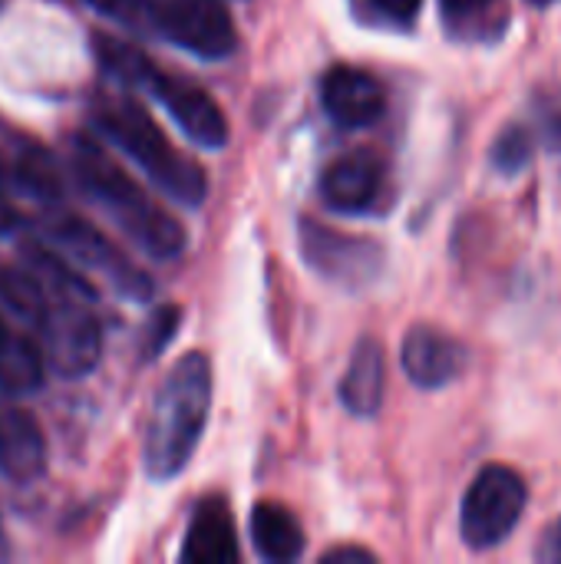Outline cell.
I'll return each instance as SVG.
<instances>
[{"mask_svg":"<svg viewBox=\"0 0 561 564\" xmlns=\"http://www.w3.org/2000/svg\"><path fill=\"white\" fill-rule=\"evenodd\" d=\"M73 169L83 188L116 218V225L152 258H175L185 248L182 225L162 212L96 142L76 139Z\"/></svg>","mask_w":561,"mask_h":564,"instance_id":"7a4b0ae2","label":"cell"},{"mask_svg":"<svg viewBox=\"0 0 561 564\" xmlns=\"http://www.w3.org/2000/svg\"><path fill=\"white\" fill-rule=\"evenodd\" d=\"M20 225V215H17V208L0 195V235H10L13 228Z\"/></svg>","mask_w":561,"mask_h":564,"instance_id":"83f0119b","label":"cell"},{"mask_svg":"<svg viewBox=\"0 0 561 564\" xmlns=\"http://www.w3.org/2000/svg\"><path fill=\"white\" fill-rule=\"evenodd\" d=\"M384 390H387V360H384V347L374 337H364L354 347L350 367L341 380V403L354 413V416H374L384 403Z\"/></svg>","mask_w":561,"mask_h":564,"instance_id":"9a60e30c","label":"cell"},{"mask_svg":"<svg viewBox=\"0 0 561 564\" xmlns=\"http://www.w3.org/2000/svg\"><path fill=\"white\" fill-rule=\"evenodd\" d=\"M185 564H235L238 562V532L231 512L222 499L198 502L192 525L182 545Z\"/></svg>","mask_w":561,"mask_h":564,"instance_id":"5bb4252c","label":"cell"},{"mask_svg":"<svg viewBox=\"0 0 561 564\" xmlns=\"http://www.w3.org/2000/svg\"><path fill=\"white\" fill-rule=\"evenodd\" d=\"M529 506L526 479L509 466H486L463 496L460 535L473 552H489L503 545Z\"/></svg>","mask_w":561,"mask_h":564,"instance_id":"277c9868","label":"cell"},{"mask_svg":"<svg viewBox=\"0 0 561 564\" xmlns=\"http://www.w3.org/2000/svg\"><path fill=\"white\" fill-rule=\"evenodd\" d=\"M40 334H43V350H46L43 360H50V367L60 377L76 380L99 364L103 334H99L96 317L83 307V301L60 297L56 307L50 301Z\"/></svg>","mask_w":561,"mask_h":564,"instance_id":"52a82bcc","label":"cell"},{"mask_svg":"<svg viewBox=\"0 0 561 564\" xmlns=\"http://www.w3.org/2000/svg\"><path fill=\"white\" fill-rule=\"evenodd\" d=\"M139 89H149L169 109V116L175 119V126L192 142H198L205 149H222L228 142V122H225L218 102L205 89H198L195 83H185L179 76L159 73L149 63V69L142 73Z\"/></svg>","mask_w":561,"mask_h":564,"instance_id":"ba28073f","label":"cell"},{"mask_svg":"<svg viewBox=\"0 0 561 564\" xmlns=\"http://www.w3.org/2000/svg\"><path fill=\"white\" fill-rule=\"evenodd\" d=\"M149 30L205 59H222L238 46L235 20L222 0H149Z\"/></svg>","mask_w":561,"mask_h":564,"instance_id":"5b68a950","label":"cell"},{"mask_svg":"<svg viewBox=\"0 0 561 564\" xmlns=\"http://www.w3.org/2000/svg\"><path fill=\"white\" fill-rule=\"evenodd\" d=\"M301 251L304 261L327 281L341 288H364L380 274L384 251L377 241L354 238L344 231H334L327 225H317L311 218L301 221Z\"/></svg>","mask_w":561,"mask_h":564,"instance_id":"8992f818","label":"cell"},{"mask_svg":"<svg viewBox=\"0 0 561 564\" xmlns=\"http://www.w3.org/2000/svg\"><path fill=\"white\" fill-rule=\"evenodd\" d=\"M503 0H440V10L446 17V23L453 30H473L479 20H486L493 13V7H499Z\"/></svg>","mask_w":561,"mask_h":564,"instance_id":"603a6c76","label":"cell"},{"mask_svg":"<svg viewBox=\"0 0 561 564\" xmlns=\"http://www.w3.org/2000/svg\"><path fill=\"white\" fill-rule=\"evenodd\" d=\"M46 231H50V238H53L60 248H66V251H69L73 258H79L83 264L99 268V271H109L112 281H116V288H119L122 294L139 297V301L152 294V281H149L136 264H129L96 225H89V221H83V218H76V215H56V218H50Z\"/></svg>","mask_w":561,"mask_h":564,"instance_id":"30bf717a","label":"cell"},{"mask_svg":"<svg viewBox=\"0 0 561 564\" xmlns=\"http://www.w3.org/2000/svg\"><path fill=\"white\" fill-rule=\"evenodd\" d=\"M536 558L542 564H561V519H555V522L542 532V539H539V545H536Z\"/></svg>","mask_w":561,"mask_h":564,"instance_id":"484cf974","label":"cell"},{"mask_svg":"<svg viewBox=\"0 0 561 564\" xmlns=\"http://www.w3.org/2000/svg\"><path fill=\"white\" fill-rule=\"evenodd\" d=\"M43 367L46 360L40 347L0 317V390L3 393L36 390L43 383Z\"/></svg>","mask_w":561,"mask_h":564,"instance_id":"e0dca14e","label":"cell"},{"mask_svg":"<svg viewBox=\"0 0 561 564\" xmlns=\"http://www.w3.org/2000/svg\"><path fill=\"white\" fill-rule=\"evenodd\" d=\"M26 261H30V271L40 281H46V284H53L60 291V297H73V301H83V304L96 297L93 284L83 274H76L56 251L40 248V245H30L26 248Z\"/></svg>","mask_w":561,"mask_h":564,"instance_id":"d6986e66","label":"cell"},{"mask_svg":"<svg viewBox=\"0 0 561 564\" xmlns=\"http://www.w3.org/2000/svg\"><path fill=\"white\" fill-rule=\"evenodd\" d=\"M0 301L23 321H30L33 327L43 324L46 307H50L46 284L33 271H23V268H0Z\"/></svg>","mask_w":561,"mask_h":564,"instance_id":"ac0fdd59","label":"cell"},{"mask_svg":"<svg viewBox=\"0 0 561 564\" xmlns=\"http://www.w3.org/2000/svg\"><path fill=\"white\" fill-rule=\"evenodd\" d=\"M46 469V440L40 423L17 406L0 410V473L10 482H33Z\"/></svg>","mask_w":561,"mask_h":564,"instance_id":"4fadbf2b","label":"cell"},{"mask_svg":"<svg viewBox=\"0 0 561 564\" xmlns=\"http://www.w3.org/2000/svg\"><path fill=\"white\" fill-rule=\"evenodd\" d=\"M400 360H403L407 377L417 387L440 390V387H450L466 370L470 350L456 337L420 324V327H410V334L403 337Z\"/></svg>","mask_w":561,"mask_h":564,"instance_id":"7c38bea8","label":"cell"},{"mask_svg":"<svg viewBox=\"0 0 561 564\" xmlns=\"http://www.w3.org/2000/svg\"><path fill=\"white\" fill-rule=\"evenodd\" d=\"M532 7H552V3H559V0H529Z\"/></svg>","mask_w":561,"mask_h":564,"instance_id":"f1b7e54d","label":"cell"},{"mask_svg":"<svg viewBox=\"0 0 561 564\" xmlns=\"http://www.w3.org/2000/svg\"><path fill=\"white\" fill-rule=\"evenodd\" d=\"M10 178L20 192L36 195V198H60V178L53 175L50 162L40 155H23L20 162L10 165Z\"/></svg>","mask_w":561,"mask_h":564,"instance_id":"ffe728a7","label":"cell"},{"mask_svg":"<svg viewBox=\"0 0 561 564\" xmlns=\"http://www.w3.org/2000/svg\"><path fill=\"white\" fill-rule=\"evenodd\" d=\"M251 542L265 562H298L304 552V532L294 512L278 502H258L251 509Z\"/></svg>","mask_w":561,"mask_h":564,"instance_id":"2e32d148","label":"cell"},{"mask_svg":"<svg viewBox=\"0 0 561 564\" xmlns=\"http://www.w3.org/2000/svg\"><path fill=\"white\" fill-rule=\"evenodd\" d=\"M387 192V165L377 152L357 149L334 159L321 175V198L337 215H367Z\"/></svg>","mask_w":561,"mask_h":564,"instance_id":"9c48e42d","label":"cell"},{"mask_svg":"<svg viewBox=\"0 0 561 564\" xmlns=\"http://www.w3.org/2000/svg\"><path fill=\"white\" fill-rule=\"evenodd\" d=\"M354 3L367 20H374L380 26H393V30L413 26L420 17V7H423V0H354Z\"/></svg>","mask_w":561,"mask_h":564,"instance_id":"44dd1931","label":"cell"},{"mask_svg":"<svg viewBox=\"0 0 561 564\" xmlns=\"http://www.w3.org/2000/svg\"><path fill=\"white\" fill-rule=\"evenodd\" d=\"M212 406V364L205 354H185L159 387L149 430H145V473L152 479L179 476L208 423Z\"/></svg>","mask_w":561,"mask_h":564,"instance_id":"6da1fadb","label":"cell"},{"mask_svg":"<svg viewBox=\"0 0 561 564\" xmlns=\"http://www.w3.org/2000/svg\"><path fill=\"white\" fill-rule=\"evenodd\" d=\"M529 155H532V139H529V132L519 129V126L506 129V132L499 135L496 149H493V162H496V169H503L506 175L522 172L526 162H529Z\"/></svg>","mask_w":561,"mask_h":564,"instance_id":"7402d4cb","label":"cell"},{"mask_svg":"<svg viewBox=\"0 0 561 564\" xmlns=\"http://www.w3.org/2000/svg\"><path fill=\"white\" fill-rule=\"evenodd\" d=\"M86 3L132 30H149V0H86Z\"/></svg>","mask_w":561,"mask_h":564,"instance_id":"cb8c5ba5","label":"cell"},{"mask_svg":"<svg viewBox=\"0 0 561 564\" xmlns=\"http://www.w3.org/2000/svg\"><path fill=\"white\" fill-rule=\"evenodd\" d=\"M377 555H370L367 549H354V545H344V549H331L324 555V564H374Z\"/></svg>","mask_w":561,"mask_h":564,"instance_id":"4316f807","label":"cell"},{"mask_svg":"<svg viewBox=\"0 0 561 564\" xmlns=\"http://www.w3.org/2000/svg\"><path fill=\"white\" fill-rule=\"evenodd\" d=\"M324 112L344 129L374 126L387 109V93L377 76L357 66H331L321 79Z\"/></svg>","mask_w":561,"mask_h":564,"instance_id":"8fae6325","label":"cell"},{"mask_svg":"<svg viewBox=\"0 0 561 564\" xmlns=\"http://www.w3.org/2000/svg\"><path fill=\"white\" fill-rule=\"evenodd\" d=\"M96 126L99 132L116 145L122 149L165 195H172L175 202L182 205H198L208 192V178L205 172L188 159L182 155L169 139L165 132L155 126V119L139 106V102H129V99H119V102H109L96 112Z\"/></svg>","mask_w":561,"mask_h":564,"instance_id":"3957f363","label":"cell"},{"mask_svg":"<svg viewBox=\"0 0 561 564\" xmlns=\"http://www.w3.org/2000/svg\"><path fill=\"white\" fill-rule=\"evenodd\" d=\"M179 317H182L179 307H162V311L152 314V321H149V337H145V357H149V360L159 357V354L165 350V344L175 337Z\"/></svg>","mask_w":561,"mask_h":564,"instance_id":"d4e9b609","label":"cell"}]
</instances>
